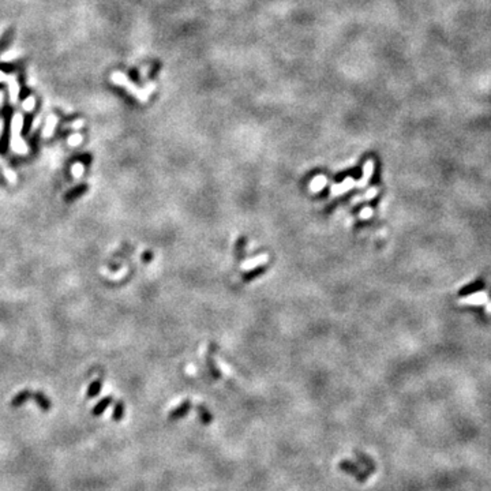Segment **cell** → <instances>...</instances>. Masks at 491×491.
Masks as SVG:
<instances>
[{"instance_id": "6da1fadb", "label": "cell", "mask_w": 491, "mask_h": 491, "mask_svg": "<svg viewBox=\"0 0 491 491\" xmlns=\"http://www.w3.org/2000/svg\"><path fill=\"white\" fill-rule=\"evenodd\" d=\"M110 80H112L113 83H116V85L119 86H123L124 89H127V92H130L131 94H134L135 97L138 98L141 103H146L149 96L156 90V85H154L153 82L147 83L146 87L142 89V87H138V86L135 85V83H133V82H130V80L127 78L126 74L119 73V71H115V73L112 74Z\"/></svg>"}, {"instance_id": "7a4b0ae2", "label": "cell", "mask_w": 491, "mask_h": 491, "mask_svg": "<svg viewBox=\"0 0 491 491\" xmlns=\"http://www.w3.org/2000/svg\"><path fill=\"white\" fill-rule=\"evenodd\" d=\"M22 124H24V117H22V115L17 113V115L14 116V120H12V126H11V133H12L11 147L19 154H25L27 152V146L25 145L24 139H21V136H19V131L22 130Z\"/></svg>"}, {"instance_id": "3957f363", "label": "cell", "mask_w": 491, "mask_h": 491, "mask_svg": "<svg viewBox=\"0 0 491 491\" xmlns=\"http://www.w3.org/2000/svg\"><path fill=\"white\" fill-rule=\"evenodd\" d=\"M338 468H340L343 472L352 475V476H354L357 482H360V483H364V482L367 480V473L363 472L362 469L356 465L355 463H352V461L341 460L338 463Z\"/></svg>"}, {"instance_id": "277c9868", "label": "cell", "mask_w": 491, "mask_h": 491, "mask_svg": "<svg viewBox=\"0 0 491 491\" xmlns=\"http://www.w3.org/2000/svg\"><path fill=\"white\" fill-rule=\"evenodd\" d=\"M0 82H7L8 83V86H10V100H11L12 104H15L17 100H18L19 94V86L17 80H15V77L14 75L10 77V75H6V74L0 71Z\"/></svg>"}, {"instance_id": "5b68a950", "label": "cell", "mask_w": 491, "mask_h": 491, "mask_svg": "<svg viewBox=\"0 0 491 491\" xmlns=\"http://www.w3.org/2000/svg\"><path fill=\"white\" fill-rule=\"evenodd\" d=\"M487 301H489V296H487L486 292H476V294L471 295V296H466V298L460 299V303H463V304H473V306L485 304Z\"/></svg>"}, {"instance_id": "8992f818", "label": "cell", "mask_w": 491, "mask_h": 491, "mask_svg": "<svg viewBox=\"0 0 491 491\" xmlns=\"http://www.w3.org/2000/svg\"><path fill=\"white\" fill-rule=\"evenodd\" d=\"M190 408H191L190 401H189V400L184 401V403H182V404L179 405L176 409H173V411L169 413V420H179V419H182V417L186 416L187 412L190 411Z\"/></svg>"}, {"instance_id": "52a82bcc", "label": "cell", "mask_w": 491, "mask_h": 491, "mask_svg": "<svg viewBox=\"0 0 491 491\" xmlns=\"http://www.w3.org/2000/svg\"><path fill=\"white\" fill-rule=\"evenodd\" d=\"M355 454H356V457H357V460L362 463L363 465H364V468L367 469L368 472L370 473L375 472V464L373 463V460H371L368 456H366V454L362 453V452H359V450H355Z\"/></svg>"}, {"instance_id": "ba28073f", "label": "cell", "mask_w": 491, "mask_h": 491, "mask_svg": "<svg viewBox=\"0 0 491 491\" xmlns=\"http://www.w3.org/2000/svg\"><path fill=\"white\" fill-rule=\"evenodd\" d=\"M31 399L36 400L38 407L41 409H44V411H48L49 408H51V401H49L47 396H44L43 393H31Z\"/></svg>"}, {"instance_id": "9c48e42d", "label": "cell", "mask_w": 491, "mask_h": 491, "mask_svg": "<svg viewBox=\"0 0 491 491\" xmlns=\"http://www.w3.org/2000/svg\"><path fill=\"white\" fill-rule=\"evenodd\" d=\"M110 403H112V397H105V399L101 400V401L93 408V415H94V416H100V415L109 407Z\"/></svg>"}, {"instance_id": "30bf717a", "label": "cell", "mask_w": 491, "mask_h": 491, "mask_svg": "<svg viewBox=\"0 0 491 491\" xmlns=\"http://www.w3.org/2000/svg\"><path fill=\"white\" fill-rule=\"evenodd\" d=\"M56 123H57V117L54 116V115L48 117V120H47V126H45V129H44V133H43L44 136H51V135H52V133H54V129H55V126H56Z\"/></svg>"}, {"instance_id": "8fae6325", "label": "cell", "mask_w": 491, "mask_h": 491, "mask_svg": "<svg viewBox=\"0 0 491 491\" xmlns=\"http://www.w3.org/2000/svg\"><path fill=\"white\" fill-rule=\"evenodd\" d=\"M31 397V393L30 392H21V393H18L14 399H12V401H11V404H12V407H18V405H21V404H24L25 401L27 399H30Z\"/></svg>"}, {"instance_id": "7c38bea8", "label": "cell", "mask_w": 491, "mask_h": 491, "mask_svg": "<svg viewBox=\"0 0 491 491\" xmlns=\"http://www.w3.org/2000/svg\"><path fill=\"white\" fill-rule=\"evenodd\" d=\"M101 386H103L101 381H94L92 385L89 386V389H87V397H96L98 393H100V390H101Z\"/></svg>"}, {"instance_id": "4fadbf2b", "label": "cell", "mask_w": 491, "mask_h": 491, "mask_svg": "<svg viewBox=\"0 0 491 491\" xmlns=\"http://www.w3.org/2000/svg\"><path fill=\"white\" fill-rule=\"evenodd\" d=\"M123 415H124V405H123V401H119V403H116V405H115V409H113V415H112V417H113L115 422H119V420H122L123 419Z\"/></svg>"}, {"instance_id": "5bb4252c", "label": "cell", "mask_w": 491, "mask_h": 491, "mask_svg": "<svg viewBox=\"0 0 491 491\" xmlns=\"http://www.w3.org/2000/svg\"><path fill=\"white\" fill-rule=\"evenodd\" d=\"M198 412H199V417H201V422L203 424H208L212 422V415H210V412L205 407H202V405L198 407Z\"/></svg>"}, {"instance_id": "9a60e30c", "label": "cell", "mask_w": 491, "mask_h": 491, "mask_svg": "<svg viewBox=\"0 0 491 491\" xmlns=\"http://www.w3.org/2000/svg\"><path fill=\"white\" fill-rule=\"evenodd\" d=\"M85 191H86V186H81V187H77V189H74L73 191H70L66 198H67V199H71V198L80 195V194L85 192Z\"/></svg>"}, {"instance_id": "2e32d148", "label": "cell", "mask_w": 491, "mask_h": 491, "mask_svg": "<svg viewBox=\"0 0 491 491\" xmlns=\"http://www.w3.org/2000/svg\"><path fill=\"white\" fill-rule=\"evenodd\" d=\"M81 141H82V135H80V134H74V135H71L70 138H68V143H70L71 146H77V145H80Z\"/></svg>"}, {"instance_id": "e0dca14e", "label": "cell", "mask_w": 491, "mask_h": 491, "mask_svg": "<svg viewBox=\"0 0 491 491\" xmlns=\"http://www.w3.org/2000/svg\"><path fill=\"white\" fill-rule=\"evenodd\" d=\"M82 172H83V165H82L81 163H77V164L73 166L74 178H80L81 175H82Z\"/></svg>"}, {"instance_id": "ac0fdd59", "label": "cell", "mask_w": 491, "mask_h": 491, "mask_svg": "<svg viewBox=\"0 0 491 491\" xmlns=\"http://www.w3.org/2000/svg\"><path fill=\"white\" fill-rule=\"evenodd\" d=\"M34 107V97H29L26 98V101L24 103V108L26 110H31Z\"/></svg>"}, {"instance_id": "d6986e66", "label": "cell", "mask_w": 491, "mask_h": 491, "mask_svg": "<svg viewBox=\"0 0 491 491\" xmlns=\"http://www.w3.org/2000/svg\"><path fill=\"white\" fill-rule=\"evenodd\" d=\"M81 126H82V120H80V122H78V123L75 122V123H74V124H73V127H74V129H75V127H81Z\"/></svg>"}]
</instances>
